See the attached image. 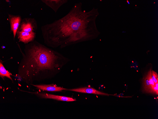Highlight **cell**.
Instances as JSON below:
<instances>
[{"label":"cell","mask_w":158,"mask_h":119,"mask_svg":"<svg viewBox=\"0 0 158 119\" xmlns=\"http://www.w3.org/2000/svg\"><path fill=\"white\" fill-rule=\"evenodd\" d=\"M68 90L77 92L92 94L98 95H109L108 94L99 91L93 88L87 87L69 89Z\"/></svg>","instance_id":"obj_7"},{"label":"cell","mask_w":158,"mask_h":119,"mask_svg":"<svg viewBox=\"0 0 158 119\" xmlns=\"http://www.w3.org/2000/svg\"><path fill=\"white\" fill-rule=\"evenodd\" d=\"M9 18L11 30L13 31L14 38L19 25L21 18L18 16H10Z\"/></svg>","instance_id":"obj_8"},{"label":"cell","mask_w":158,"mask_h":119,"mask_svg":"<svg viewBox=\"0 0 158 119\" xmlns=\"http://www.w3.org/2000/svg\"><path fill=\"white\" fill-rule=\"evenodd\" d=\"M135 6H136V5Z\"/></svg>","instance_id":"obj_15"},{"label":"cell","mask_w":158,"mask_h":119,"mask_svg":"<svg viewBox=\"0 0 158 119\" xmlns=\"http://www.w3.org/2000/svg\"><path fill=\"white\" fill-rule=\"evenodd\" d=\"M127 3H128V4H130V3L129 2V1H128V0H127Z\"/></svg>","instance_id":"obj_12"},{"label":"cell","mask_w":158,"mask_h":119,"mask_svg":"<svg viewBox=\"0 0 158 119\" xmlns=\"http://www.w3.org/2000/svg\"><path fill=\"white\" fill-rule=\"evenodd\" d=\"M21 31L29 32H33V27L30 23H24L21 25Z\"/></svg>","instance_id":"obj_10"},{"label":"cell","mask_w":158,"mask_h":119,"mask_svg":"<svg viewBox=\"0 0 158 119\" xmlns=\"http://www.w3.org/2000/svg\"><path fill=\"white\" fill-rule=\"evenodd\" d=\"M155 72L153 71H152V78L153 81L156 84L158 83V77H158V76H157V73H155Z\"/></svg>","instance_id":"obj_11"},{"label":"cell","mask_w":158,"mask_h":119,"mask_svg":"<svg viewBox=\"0 0 158 119\" xmlns=\"http://www.w3.org/2000/svg\"><path fill=\"white\" fill-rule=\"evenodd\" d=\"M41 97L46 99H51L58 100L66 101H75V99L72 98L64 96L56 95L46 93H39L37 94Z\"/></svg>","instance_id":"obj_6"},{"label":"cell","mask_w":158,"mask_h":119,"mask_svg":"<svg viewBox=\"0 0 158 119\" xmlns=\"http://www.w3.org/2000/svg\"><path fill=\"white\" fill-rule=\"evenodd\" d=\"M82 5L81 2L75 4L64 16L42 27L48 46L63 48L89 38L92 29H97L95 20L98 13L95 9L88 12L83 10Z\"/></svg>","instance_id":"obj_1"},{"label":"cell","mask_w":158,"mask_h":119,"mask_svg":"<svg viewBox=\"0 0 158 119\" xmlns=\"http://www.w3.org/2000/svg\"><path fill=\"white\" fill-rule=\"evenodd\" d=\"M155 3V2H154V4Z\"/></svg>","instance_id":"obj_13"},{"label":"cell","mask_w":158,"mask_h":119,"mask_svg":"<svg viewBox=\"0 0 158 119\" xmlns=\"http://www.w3.org/2000/svg\"><path fill=\"white\" fill-rule=\"evenodd\" d=\"M31 85L40 90L48 91H61L63 90L67 89L65 88L57 86L56 85L53 84L36 85L32 84Z\"/></svg>","instance_id":"obj_5"},{"label":"cell","mask_w":158,"mask_h":119,"mask_svg":"<svg viewBox=\"0 0 158 119\" xmlns=\"http://www.w3.org/2000/svg\"><path fill=\"white\" fill-rule=\"evenodd\" d=\"M11 74L8 71L6 70L3 65L2 62L0 63V76L2 78L4 79L5 77H6L12 81L13 80L10 76Z\"/></svg>","instance_id":"obj_9"},{"label":"cell","mask_w":158,"mask_h":119,"mask_svg":"<svg viewBox=\"0 0 158 119\" xmlns=\"http://www.w3.org/2000/svg\"><path fill=\"white\" fill-rule=\"evenodd\" d=\"M22 54L18 75L31 84L40 75L59 70L69 61L61 54L35 41Z\"/></svg>","instance_id":"obj_2"},{"label":"cell","mask_w":158,"mask_h":119,"mask_svg":"<svg viewBox=\"0 0 158 119\" xmlns=\"http://www.w3.org/2000/svg\"><path fill=\"white\" fill-rule=\"evenodd\" d=\"M137 71V72H138V71Z\"/></svg>","instance_id":"obj_14"},{"label":"cell","mask_w":158,"mask_h":119,"mask_svg":"<svg viewBox=\"0 0 158 119\" xmlns=\"http://www.w3.org/2000/svg\"><path fill=\"white\" fill-rule=\"evenodd\" d=\"M42 1L56 13L59 8L67 2V0H43Z\"/></svg>","instance_id":"obj_4"},{"label":"cell","mask_w":158,"mask_h":119,"mask_svg":"<svg viewBox=\"0 0 158 119\" xmlns=\"http://www.w3.org/2000/svg\"><path fill=\"white\" fill-rule=\"evenodd\" d=\"M18 38L19 41L25 43L32 41L35 36V33L33 32H26L22 31L17 32Z\"/></svg>","instance_id":"obj_3"}]
</instances>
